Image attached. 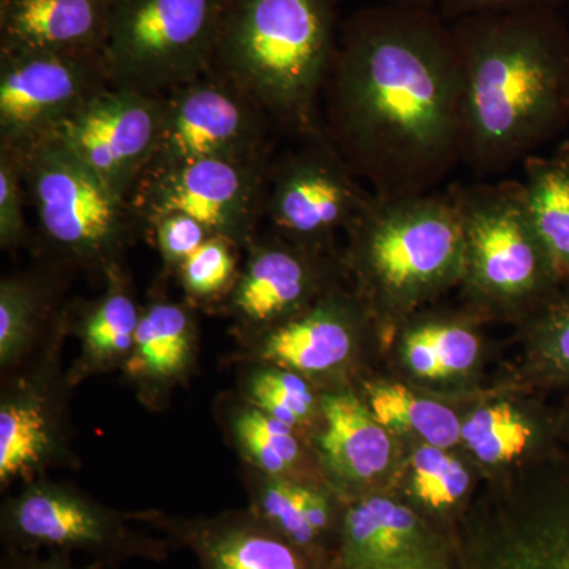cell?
<instances>
[{
	"mask_svg": "<svg viewBox=\"0 0 569 569\" xmlns=\"http://www.w3.org/2000/svg\"><path fill=\"white\" fill-rule=\"evenodd\" d=\"M321 127L380 197L437 187L463 159V70L436 9L381 2L342 26L321 92Z\"/></svg>",
	"mask_w": 569,
	"mask_h": 569,
	"instance_id": "cell-1",
	"label": "cell"
},
{
	"mask_svg": "<svg viewBox=\"0 0 569 569\" xmlns=\"http://www.w3.org/2000/svg\"><path fill=\"white\" fill-rule=\"evenodd\" d=\"M463 70V159L505 173L569 127V29L557 10L492 11L451 22Z\"/></svg>",
	"mask_w": 569,
	"mask_h": 569,
	"instance_id": "cell-2",
	"label": "cell"
},
{
	"mask_svg": "<svg viewBox=\"0 0 569 569\" xmlns=\"http://www.w3.org/2000/svg\"><path fill=\"white\" fill-rule=\"evenodd\" d=\"M335 0H228L211 73L296 138L320 132L339 39Z\"/></svg>",
	"mask_w": 569,
	"mask_h": 569,
	"instance_id": "cell-3",
	"label": "cell"
},
{
	"mask_svg": "<svg viewBox=\"0 0 569 569\" xmlns=\"http://www.w3.org/2000/svg\"><path fill=\"white\" fill-rule=\"evenodd\" d=\"M356 266L391 309H407L463 274V234L448 192L372 194L347 231Z\"/></svg>",
	"mask_w": 569,
	"mask_h": 569,
	"instance_id": "cell-4",
	"label": "cell"
},
{
	"mask_svg": "<svg viewBox=\"0 0 569 569\" xmlns=\"http://www.w3.org/2000/svg\"><path fill=\"white\" fill-rule=\"evenodd\" d=\"M7 152L20 164L28 201L51 244L111 271L114 258L144 223L132 201L112 192L56 137Z\"/></svg>",
	"mask_w": 569,
	"mask_h": 569,
	"instance_id": "cell-5",
	"label": "cell"
},
{
	"mask_svg": "<svg viewBox=\"0 0 569 569\" xmlns=\"http://www.w3.org/2000/svg\"><path fill=\"white\" fill-rule=\"evenodd\" d=\"M228 0H116L104 59L112 86L170 96L211 71Z\"/></svg>",
	"mask_w": 569,
	"mask_h": 569,
	"instance_id": "cell-6",
	"label": "cell"
},
{
	"mask_svg": "<svg viewBox=\"0 0 569 569\" xmlns=\"http://www.w3.org/2000/svg\"><path fill=\"white\" fill-rule=\"evenodd\" d=\"M463 234V279L500 305L545 298L560 283L539 238L522 181L458 183L448 190Z\"/></svg>",
	"mask_w": 569,
	"mask_h": 569,
	"instance_id": "cell-7",
	"label": "cell"
},
{
	"mask_svg": "<svg viewBox=\"0 0 569 569\" xmlns=\"http://www.w3.org/2000/svg\"><path fill=\"white\" fill-rule=\"evenodd\" d=\"M269 168L266 212L276 233L313 253L348 231L372 198L335 144L320 132Z\"/></svg>",
	"mask_w": 569,
	"mask_h": 569,
	"instance_id": "cell-8",
	"label": "cell"
},
{
	"mask_svg": "<svg viewBox=\"0 0 569 569\" xmlns=\"http://www.w3.org/2000/svg\"><path fill=\"white\" fill-rule=\"evenodd\" d=\"M111 86L103 51L0 52V149L52 137Z\"/></svg>",
	"mask_w": 569,
	"mask_h": 569,
	"instance_id": "cell-9",
	"label": "cell"
},
{
	"mask_svg": "<svg viewBox=\"0 0 569 569\" xmlns=\"http://www.w3.org/2000/svg\"><path fill=\"white\" fill-rule=\"evenodd\" d=\"M269 168L266 153L198 160L142 182L132 203L144 223L186 213L212 236L247 244L266 212Z\"/></svg>",
	"mask_w": 569,
	"mask_h": 569,
	"instance_id": "cell-10",
	"label": "cell"
},
{
	"mask_svg": "<svg viewBox=\"0 0 569 569\" xmlns=\"http://www.w3.org/2000/svg\"><path fill=\"white\" fill-rule=\"evenodd\" d=\"M269 122L244 93L209 71L167 96L162 132L141 183L198 160L266 153Z\"/></svg>",
	"mask_w": 569,
	"mask_h": 569,
	"instance_id": "cell-11",
	"label": "cell"
},
{
	"mask_svg": "<svg viewBox=\"0 0 569 569\" xmlns=\"http://www.w3.org/2000/svg\"><path fill=\"white\" fill-rule=\"evenodd\" d=\"M164 107L167 96L111 86L52 137L112 192L132 201L156 152Z\"/></svg>",
	"mask_w": 569,
	"mask_h": 569,
	"instance_id": "cell-12",
	"label": "cell"
},
{
	"mask_svg": "<svg viewBox=\"0 0 569 569\" xmlns=\"http://www.w3.org/2000/svg\"><path fill=\"white\" fill-rule=\"evenodd\" d=\"M7 538L18 548L88 550L112 559L123 553L149 552L111 512L66 490L29 489L11 501L3 516Z\"/></svg>",
	"mask_w": 569,
	"mask_h": 569,
	"instance_id": "cell-13",
	"label": "cell"
},
{
	"mask_svg": "<svg viewBox=\"0 0 569 569\" xmlns=\"http://www.w3.org/2000/svg\"><path fill=\"white\" fill-rule=\"evenodd\" d=\"M448 556V546L429 523L392 498H362L340 518L336 569H373Z\"/></svg>",
	"mask_w": 569,
	"mask_h": 569,
	"instance_id": "cell-14",
	"label": "cell"
},
{
	"mask_svg": "<svg viewBox=\"0 0 569 569\" xmlns=\"http://www.w3.org/2000/svg\"><path fill=\"white\" fill-rule=\"evenodd\" d=\"M244 272L236 280L231 307L253 325L282 323L309 307L317 293L318 254L291 244L282 236L252 241Z\"/></svg>",
	"mask_w": 569,
	"mask_h": 569,
	"instance_id": "cell-15",
	"label": "cell"
},
{
	"mask_svg": "<svg viewBox=\"0 0 569 569\" xmlns=\"http://www.w3.org/2000/svg\"><path fill=\"white\" fill-rule=\"evenodd\" d=\"M116 0H0V52L104 51Z\"/></svg>",
	"mask_w": 569,
	"mask_h": 569,
	"instance_id": "cell-16",
	"label": "cell"
},
{
	"mask_svg": "<svg viewBox=\"0 0 569 569\" xmlns=\"http://www.w3.org/2000/svg\"><path fill=\"white\" fill-rule=\"evenodd\" d=\"M455 569H569V505L507 516L463 542Z\"/></svg>",
	"mask_w": 569,
	"mask_h": 569,
	"instance_id": "cell-17",
	"label": "cell"
},
{
	"mask_svg": "<svg viewBox=\"0 0 569 569\" xmlns=\"http://www.w3.org/2000/svg\"><path fill=\"white\" fill-rule=\"evenodd\" d=\"M197 552L201 569H336L254 518H223L176 529Z\"/></svg>",
	"mask_w": 569,
	"mask_h": 569,
	"instance_id": "cell-18",
	"label": "cell"
},
{
	"mask_svg": "<svg viewBox=\"0 0 569 569\" xmlns=\"http://www.w3.org/2000/svg\"><path fill=\"white\" fill-rule=\"evenodd\" d=\"M351 309L336 298H325L316 306L288 318L266 336L263 353L277 365L299 372H326L342 365L353 348Z\"/></svg>",
	"mask_w": 569,
	"mask_h": 569,
	"instance_id": "cell-19",
	"label": "cell"
},
{
	"mask_svg": "<svg viewBox=\"0 0 569 569\" xmlns=\"http://www.w3.org/2000/svg\"><path fill=\"white\" fill-rule=\"evenodd\" d=\"M321 456L337 477L369 481L387 471L392 458L388 429L350 392L326 396Z\"/></svg>",
	"mask_w": 569,
	"mask_h": 569,
	"instance_id": "cell-20",
	"label": "cell"
},
{
	"mask_svg": "<svg viewBox=\"0 0 569 569\" xmlns=\"http://www.w3.org/2000/svg\"><path fill=\"white\" fill-rule=\"evenodd\" d=\"M523 192L560 283L569 284V141L522 163Z\"/></svg>",
	"mask_w": 569,
	"mask_h": 569,
	"instance_id": "cell-21",
	"label": "cell"
},
{
	"mask_svg": "<svg viewBox=\"0 0 569 569\" xmlns=\"http://www.w3.org/2000/svg\"><path fill=\"white\" fill-rule=\"evenodd\" d=\"M193 346L190 313L173 302H153L141 313L130 366L138 376L171 378L189 365Z\"/></svg>",
	"mask_w": 569,
	"mask_h": 569,
	"instance_id": "cell-22",
	"label": "cell"
},
{
	"mask_svg": "<svg viewBox=\"0 0 569 569\" xmlns=\"http://www.w3.org/2000/svg\"><path fill=\"white\" fill-rule=\"evenodd\" d=\"M369 408L381 426L417 436L430 447L448 449L460 440L462 425L451 408L415 395L402 385L370 389Z\"/></svg>",
	"mask_w": 569,
	"mask_h": 569,
	"instance_id": "cell-23",
	"label": "cell"
},
{
	"mask_svg": "<svg viewBox=\"0 0 569 569\" xmlns=\"http://www.w3.org/2000/svg\"><path fill=\"white\" fill-rule=\"evenodd\" d=\"M51 448V427L36 397H18L0 408V481L31 473Z\"/></svg>",
	"mask_w": 569,
	"mask_h": 569,
	"instance_id": "cell-24",
	"label": "cell"
},
{
	"mask_svg": "<svg viewBox=\"0 0 569 569\" xmlns=\"http://www.w3.org/2000/svg\"><path fill=\"white\" fill-rule=\"evenodd\" d=\"M118 277L82 321V346L93 365H111L133 351L141 313Z\"/></svg>",
	"mask_w": 569,
	"mask_h": 569,
	"instance_id": "cell-25",
	"label": "cell"
},
{
	"mask_svg": "<svg viewBox=\"0 0 569 569\" xmlns=\"http://www.w3.org/2000/svg\"><path fill=\"white\" fill-rule=\"evenodd\" d=\"M535 429L508 403L479 408L462 425L463 443L489 466L511 462L529 449Z\"/></svg>",
	"mask_w": 569,
	"mask_h": 569,
	"instance_id": "cell-26",
	"label": "cell"
},
{
	"mask_svg": "<svg viewBox=\"0 0 569 569\" xmlns=\"http://www.w3.org/2000/svg\"><path fill=\"white\" fill-rule=\"evenodd\" d=\"M413 496L430 512H447L470 488V475L447 449L425 445L413 456Z\"/></svg>",
	"mask_w": 569,
	"mask_h": 569,
	"instance_id": "cell-27",
	"label": "cell"
},
{
	"mask_svg": "<svg viewBox=\"0 0 569 569\" xmlns=\"http://www.w3.org/2000/svg\"><path fill=\"white\" fill-rule=\"evenodd\" d=\"M293 427L263 410H246L236 419V436L249 458L266 473L282 475L299 458Z\"/></svg>",
	"mask_w": 569,
	"mask_h": 569,
	"instance_id": "cell-28",
	"label": "cell"
},
{
	"mask_svg": "<svg viewBox=\"0 0 569 569\" xmlns=\"http://www.w3.org/2000/svg\"><path fill=\"white\" fill-rule=\"evenodd\" d=\"M302 486L269 481L258 493L257 518L279 531L288 541L313 556L323 557L320 541L307 523Z\"/></svg>",
	"mask_w": 569,
	"mask_h": 569,
	"instance_id": "cell-29",
	"label": "cell"
},
{
	"mask_svg": "<svg viewBox=\"0 0 569 569\" xmlns=\"http://www.w3.org/2000/svg\"><path fill=\"white\" fill-rule=\"evenodd\" d=\"M39 307V295L31 283L20 279H3L0 283V361L3 366L28 347Z\"/></svg>",
	"mask_w": 569,
	"mask_h": 569,
	"instance_id": "cell-30",
	"label": "cell"
},
{
	"mask_svg": "<svg viewBox=\"0 0 569 569\" xmlns=\"http://www.w3.org/2000/svg\"><path fill=\"white\" fill-rule=\"evenodd\" d=\"M234 242L211 236L181 266L178 271L183 287L197 298L222 293L234 282Z\"/></svg>",
	"mask_w": 569,
	"mask_h": 569,
	"instance_id": "cell-31",
	"label": "cell"
},
{
	"mask_svg": "<svg viewBox=\"0 0 569 569\" xmlns=\"http://www.w3.org/2000/svg\"><path fill=\"white\" fill-rule=\"evenodd\" d=\"M250 392L260 410L295 427L309 417L313 396L298 376L284 370H266L253 378Z\"/></svg>",
	"mask_w": 569,
	"mask_h": 569,
	"instance_id": "cell-32",
	"label": "cell"
},
{
	"mask_svg": "<svg viewBox=\"0 0 569 569\" xmlns=\"http://www.w3.org/2000/svg\"><path fill=\"white\" fill-rule=\"evenodd\" d=\"M28 201L20 164L13 153L0 151V244L10 249L26 238L24 204Z\"/></svg>",
	"mask_w": 569,
	"mask_h": 569,
	"instance_id": "cell-33",
	"label": "cell"
},
{
	"mask_svg": "<svg viewBox=\"0 0 569 569\" xmlns=\"http://www.w3.org/2000/svg\"><path fill=\"white\" fill-rule=\"evenodd\" d=\"M427 336L436 348L443 376L466 372L477 361L479 340L466 325L455 321H425Z\"/></svg>",
	"mask_w": 569,
	"mask_h": 569,
	"instance_id": "cell-34",
	"label": "cell"
},
{
	"mask_svg": "<svg viewBox=\"0 0 569 569\" xmlns=\"http://www.w3.org/2000/svg\"><path fill=\"white\" fill-rule=\"evenodd\" d=\"M151 227L164 263L171 268H179L212 236L203 224L186 213H167L153 220Z\"/></svg>",
	"mask_w": 569,
	"mask_h": 569,
	"instance_id": "cell-35",
	"label": "cell"
},
{
	"mask_svg": "<svg viewBox=\"0 0 569 569\" xmlns=\"http://www.w3.org/2000/svg\"><path fill=\"white\" fill-rule=\"evenodd\" d=\"M537 347L552 372L569 377V296L546 307L537 326Z\"/></svg>",
	"mask_w": 569,
	"mask_h": 569,
	"instance_id": "cell-36",
	"label": "cell"
},
{
	"mask_svg": "<svg viewBox=\"0 0 569 569\" xmlns=\"http://www.w3.org/2000/svg\"><path fill=\"white\" fill-rule=\"evenodd\" d=\"M567 0H437L436 10L452 22L463 17L492 11L557 10Z\"/></svg>",
	"mask_w": 569,
	"mask_h": 569,
	"instance_id": "cell-37",
	"label": "cell"
},
{
	"mask_svg": "<svg viewBox=\"0 0 569 569\" xmlns=\"http://www.w3.org/2000/svg\"><path fill=\"white\" fill-rule=\"evenodd\" d=\"M403 353H406L408 367L418 377L429 378V380L445 377L436 348L430 342L422 323L415 326L407 332L406 340H403Z\"/></svg>",
	"mask_w": 569,
	"mask_h": 569,
	"instance_id": "cell-38",
	"label": "cell"
},
{
	"mask_svg": "<svg viewBox=\"0 0 569 569\" xmlns=\"http://www.w3.org/2000/svg\"><path fill=\"white\" fill-rule=\"evenodd\" d=\"M3 569H77L63 553H54L50 559H36V557H14L7 561Z\"/></svg>",
	"mask_w": 569,
	"mask_h": 569,
	"instance_id": "cell-39",
	"label": "cell"
},
{
	"mask_svg": "<svg viewBox=\"0 0 569 569\" xmlns=\"http://www.w3.org/2000/svg\"><path fill=\"white\" fill-rule=\"evenodd\" d=\"M373 569H455L452 568L451 556L438 557V559L403 561V563L388 565Z\"/></svg>",
	"mask_w": 569,
	"mask_h": 569,
	"instance_id": "cell-40",
	"label": "cell"
},
{
	"mask_svg": "<svg viewBox=\"0 0 569 569\" xmlns=\"http://www.w3.org/2000/svg\"><path fill=\"white\" fill-rule=\"evenodd\" d=\"M387 3H399V6L421 7V9H436L437 0H381Z\"/></svg>",
	"mask_w": 569,
	"mask_h": 569,
	"instance_id": "cell-41",
	"label": "cell"
}]
</instances>
